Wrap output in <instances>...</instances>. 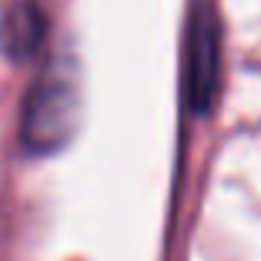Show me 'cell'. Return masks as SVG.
Returning a JSON list of instances; mask_svg holds the SVG:
<instances>
[{
	"label": "cell",
	"mask_w": 261,
	"mask_h": 261,
	"mask_svg": "<svg viewBox=\"0 0 261 261\" xmlns=\"http://www.w3.org/2000/svg\"><path fill=\"white\" fill-rule=\"evenodd\" d=\"M221 81V23L211 4H198L188 20V64H185V84L188 104L194 111H207L218 97Z\"/></svg>",
	"instance_id": "cell-1"
},
{
	"label": "cell",
	"mask_w": 261,
	"mask_h": 261,
	"mask_svg": "<svg viewBox=\"0 0 261 261\" xmlns=\"http://www.w3.org/2000/svg\"><path fill=\"white\" fill-rule=\"evenodd\" d=\"M74 127V94L57 81L37 84L23 108V141L34 151L57 147Z\"/></svg>",
	"instance_id": "cell-2"
},
{
	"label": "cell",
	"mask_w": 261,
	"mask_h": 261,
	"mask_svg": "<svg viewBox=\"0 0 261 261\" xmlns=\"http://www.w3.org/2000/svg\"><path fill=\"white\" fill-rule=\"evenodd\" d=\"M47 34V17L37 4H17L0 27V44L10 57H27L44 44Z\"/></svg>",
	"instance_id": "cell-3"
}]
</instances>
